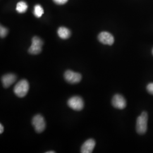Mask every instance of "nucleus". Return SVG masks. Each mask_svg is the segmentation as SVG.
<instances>
[{"mask_svg":"<svg viewBox=\"0 0 153 153\" xmlns=\"http://www.w3.org/2000/svg\"><path fill=\"white\" fill-rule=\"evenodd\" d=\"M43 41L38 36H34L32 39V44L28 49V53L31 55H38L42 51Z\"/></svg>","mask_w":153,"mask_h":153,"instance_id":"3","label":"nucleus"},{"mask_svg":"<svg viewBox=\"0 0 153 153\" xmlns=\"http://www.w3.org/2000/svg\"><path fill=\"white\" fill-rule=\"evenodd\" d=\"M4 131V126L2 125V124H0V133L2 134Z\"/></svg>","mask_w":153,"mask_h":153,"instance_id":"17","label":"nucleus"},{"mask_svg":"<svg viewBox=\"0 0 153 153\" xmlns=\"http://www.w3.org/2000/svg\"><path fill=\"white\" fill-rule=\"evenodd\" d=\"M68 0H53L56 4L58 5H64L68 2Z\"/></svg>","mask_w":153,"mask_h":153,"instance_id":"16","label":"nucleus"},{"mask_svg":"<svg viewBox=\"0 0 153 153\" xmlns=\"http://www.w3.org/2000/svg\"><path fill=\"white\" fill-rule=\"evenodd\" d=\"M28 9L27 4L24 2L21 1L19 2L16 5V10L19 13H24L27 11Z\"/></svg>","mask_w":153,"mask_h":153,"instance_id":"12","label":"nucleus"},{"mask_svg":"<svg viewBox=\"0 0 153 153\" xmlns=\"http://www.w3.org/2000/svg\"><path fill=\"white\" fill-rule=\"evenodd\" d=\"M55 153V152H53V151H51V152H46V153Z\"/></svg>","mask_w":153,"mask_h":153,"instance_id":"18","label":"nucleus"},{"mask_svg":"<svg viewBox=\"0 0 153 153\" xmlns=\"http://www.w3.org/2000/svg\"><path fill=\"white\" fill-rule=\"evenodd\" d=\"M64 78L66 81L71 83L75 84L80 82L82 79V76L80 73L74 72L71 70H68L64 73Z\"/></svg>","mask_w":153,"mask_h":153,"instance_id":"6","label":"nucleus"},{"mask_svg":"<svg viewBox=\"0 0 153 153\" xmlns=\"http://www.w3.org/2000/svg\"><path fill=\"white\" fill-rule=\"evenodd\" d=\"M29 83L26 79H23L16 83L14 88V93L19 98L25 97L29 90Z\"/></svg>","mask_w":153,"mask_h":153,"instance_id":"1","label":"nucleus"},{"mask_svg":"<svg viewBox=\"0 0 153 153\" xmlns=\"http://www.w3.org/2000/svg\"><path fill=\"white\" fill-rule=\"evenodd\" d=\"M8 33V30L6 28L1 26L0 27V36L1 38H4L6 36Z\"/></svg>","mask_w":153,"mask_h":153,"instance_id":"14","label":"nucleus"},{"mask_svg":"<svg viewBox=\"0 0 153 153\" xmlns=\"http://www.w3.org/2000/svg\"><path fill=\"white\" fill-rule=\"evenodd\" d=\"M44 14V10L43 7L40 5H36L34 7L33 14L37 18H40Z\"/></svg>","mask_w":153,"mask_h":153,"instance_id":"13","label":"nucleus"},{"mask_svg":"<svg viewBox=\"0 0 153 153\" xmlns=\"http://www.w3.org/2000/svg\"><path fill=\"white\" fill-rule=\"evenodd\" d=\"M112 104L116 108L123 109L126 108V99L122 95L116 94L112 98Z\"/></svg>","mask_w":153,"mask_h":153,"instance_id":"8","label":"nucleus"},{"mask_svg":"<svg viewBox=\"0 0 153 153\" xmlns=\"http://www.w3.org/2000/svg\"><path fill=\"white\" fill-rule=\"evenodd\" d=\"M16 76L13 73H8L2 77V82L3 86L5 88H9L16 81Z\"/></svg>","mask_w":153,"mask_h":153,"instance_id":"9","label":"nucleus"},{"mask_svg":"<svg viewBox=\"0 0 153 153\" xmlns=\"http://www.w3.org/2000/svg\"><path fill=\"white\" fill-rule=\"evenodd\" d=\"M98 40L100 43L105 45H111L114 43V38L112 34L108 32H102L99 34Z\"/></svg>","mask_w":153,"mask_h":153,"instance_id":"7","label":"nucleus"},{"mask_svg":"<svg viewBox=\"0 0 153 153\" xmlns=\"http://www.w3.org/2000/svg\"><path fill=\"white\" fill-rule=\"evenodd\" d=\"M152 53H153V51H152Z\"/></svg>","mask_w":153,"mask_h":153,"instance_id":"19","label":"nucleus"},{"mask_svg":"<svg viewBox=\"0 0 153 153\" xmlns=\"http://www.w3.org/2000/svg\"><path fill=\"white\" fill-rule=\"evenodd\" d=\"M32 124L35 130L38 133L44 131L46 127V123L43 116L40 114L33 116L32 120Z\"/></svg>","mask_w":153,"mask_h":153,"instance_id":"4","label":"nucleus"},{"mask_svg":"<svg viewBox=\"0 0 153 153\" xmlns=\"http://www.w3.org/2000/svg\"><path fill=\"white\" fill-rule=\"evenodd\" d=\"M95 141L94 139L90 138L83 143L81 149V153H91L95 146Z\"/></svg>","mask_w":153,"mask_h":153,"instance_id":"10","label":"nucleus"},{"mask_svg":"<svg viewBox=\"0 0 153 153\" xmlns=\"http://www.w3.org/2000/svg\"><path fill=\"white\" fill-rule=\"evenodd\" d=\"M57 34L61 39H66L71 36V32L68 28L60 27L57 30Z\"/></svg>","mask_w":153,"mask_h":153,"instance_id":"11","label":"nucleus"},{"mask_svg":"<svg viewBox=\"0 0 153 153\" xmlns=\"http://www.w3.org/2000/svg\"><path fill=\"white\" fill-rule=\"evenodd\" d=\"M68 106L73 110L79 111L84 107V101L83 99L79 96L72 97L68 100Z\"/></svg>","mask_w":153,"mask_h":153,"instance_id":"5","label":"nucleus"},{"mask_svg":"<svg viewBox=\"0 0 153 153\" xmlns=\"http://www.w3.org/2000/svg\"><path fill=\"white\" fill-rule=\"evenodd\" d=\"M148 92L153 95V83H149L147 86Z\"/></svg>","mask_w":153,"mask_h":153,"instance_id":"15","label":"nucleus"},{"mask_svg":"<svg viewBox=\"0 0 153 153\" xmlns=\"http://www.w3.org/2000/svg\"><path fill=\"white\" fill-rule=\"evenodd\" d=\"M148 127V114L145 112H143L137 120L136 130L137 133L140 134H145L147 131Z\"/></svg>","mask_w":153,"mask_h":153,"instance_id":"2","label":"nucleus"}]
</instances>
